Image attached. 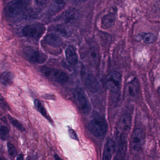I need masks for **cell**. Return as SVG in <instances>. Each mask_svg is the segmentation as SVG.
Listing matches in <instances>:
<instances>
[{
    "label": "cell",
    "instance_id": "obj_17",
    "mask_svg": "<svg viewBox=\"0 0 160 160\" xmlns=\"http://www.w3.org/2000/svg\"><path fill=\"white\" fill-rule=\"evenodd\" d=\"M116 16L114 13H109L105 15L101 19V27L104 29H108L115 25Z\"/></svg>",
    "mask_w": 160,
    "mask_h": 160
},
{
    "label": "cell",
    "instance_id": "obj_19",
    "mask_svg": "<svg viewBox=\"0 0 160 160\" xmlns=\"http://www.w3.org/2000/svg\"><path fill=\"white\" fill-rule=\"evenodd\" d=\"M34 106H35L36 108L37 109V110H38L39 112L45 118H46L49 121H51V119L50 117L48 116L46 112V110L44 107L43 106L42 103L39 101L38 99H35L34 101Z\"/></svg>",
    "mask_w": 160,
    "mask_h": 160
},
{
    "label": "cell",
    "instance_id": "obj_23",
    "mask_svg": "<svg viewBox=\"0 0 160 160\" xmlns=\"http://www.w3.org/2000/svg\"><path fill=\"white\" fill-rule=\"evenodd\" d=\"M8 118L9 120H10V122L11 123V124H12L13 126H14L16 128H17V129L20 130V131H22V132H24V131H25V129L24 126H23V125H22L18 120H17L16 119L13 118L12 117L10 116V115H8Z\"/></svg>",
    "mask_w": 160,
    "mask_h": 160
},
{
    "label": "cell",
    "instance_id": "obj_24",
    "mask_svg": "<svg viewBox=\"0 0 160 160\" xmlns=\"http://www.w3.org/2000/svg\"><path fill=\"white\" fill-rule=\"evenodd\" d=\"M9 130L6 126H2L0 128V138L2 140L5 141L8 139L9 137Z\"/></svg>",
    "mask_w": 160,
    "mask_h": 160
},
{
    "label": "cell",
    "instance_id": "obj_16",
    "mask_svg": "<svg viewBox=\"0 0 160 160\" xmlns=\"http://www.w3.org/2000/svg\"><path fill=\"white\" fill-rule=\"evenodd\" d=\"M65 4V0H53L48 7V14L53 15L57 13L64 8Z\"/></svg>",
    "mask_w": 160,
    "mask_h": 160
},
{
    "label": "cell",
    "instance_id": "obj_6",
    "mask_svg": "<svg viewBox=\"0 0 160 160\" xmlns=\"http://www.w3.org/2000/svg\"><path fill=\"white\" fill-rule=\"evenodd\" d=\"M73 97L79 109L85 115H88L91 110V106L87 96L82 89L77 88L73 92Z\"/></svg>",
    "mask_w": 160,
    "mask_h": 160
},
{
    "label": "cell",
    "instance_id": "obj_9",
    "mask_svg": "<svg viewBox=\"0 0 160 160\" xmlns=\"http://www.w3.org/2000/svg\"><path fill=\"white\" fill-rule=\"evenodd\" d=\"M82 56L85 62L91 65H96L99 61V53L95 46H85L82 49Z\"/></svg>",
    "mask_w": 160,
    "mask_h": 160
},
{
    "label": "cell",
    "instance_id": "obj_4",
    "mask_svg": "<svg viewBox=\"0 0 160 160\" xmlns=\"http://www.w3.org/2000/svg\"><path fill=\"white\" fill-rule=\"evenodd\" d=\"M121 74L117 71L110 72L106 78V85L112 95L117 96L120 90Z\"/></svg>",
    "mask_w": 160,
    "mask_h": 160
},
{
    "label": "cell",
    "instance_id": "obj_15",
    "mask_svg": "<svg viewBox=\"0 0 160 160\" xmlns=\"http://www.w3.org/2000/svg\"><path fill=\"white\" fill-rule=\"evenodd\" d=\"M116 143L113 140H110L107 142L103 152V160H111L116 150Z\"/></svg>",
    "mask_w": 160,
    "mask_h": 160
},
{
    "label": "cell",
    "instance_id": "obj_25",
    "mask_svg": "<svg viewBox=\"0 0 160 160\" xmlns=\"http://www.w3.org/2000/svg\"><path fill=\"white\" fill-rule=\"evenodd\" d=\"M7 148H8V153L9 155L13 158H14L17 155V151L15 147L13 144L10 142L7 143Z\"/></svg>",
    "mask_w": 160,
    "mask_h": 160
},
{
    "label": "cell",
    "instance_id": "obj_5",
    "mask_svg": "<svg viewBox=\"0 0 160 160\" xmlns=\"http://www.w3.org/2000/svg\"><path fill=\"white\" fill-rule=\"evenodd\" d=\"M40 70L45 77L50 78L58 83L64 84L68 81L69 77L67 74L60 70L42 67Z\"/></svg>",
    "mask_w": 160,
    "mask_h": 160
},
{
    "label": "cell",
    "instance_id": "obj_14",
    "mask_svg": "<svg viewBox=\"0 0 160 160\" xmlns=\"http://www.w3.org/2000/svg\"><path fill=\"white\" fill-rule=\"evenodd\" d=\"M67 61L70 65H75L78 62V55L74 46L69 45L65 50Z\"/></svg>",
    "mask_w": 160,
    "mask_h": 160
},
{
    "label": "cell",
    "instance_id": "obj_7",
    "mask_svg": "<svg viewBox=\"0 0 160 160\" xmlns=\"http://www.w3.org/2000/svg\"><path fill=\"white\" fill-rule=\"evenodd\" d=\"M45 30L44 25L41 23H34L23 28L22 34L24 37L38 40L42 36Z\"/></svg>",
    "mask_w": 160,
    "mask_h": 160
},
{
    "label": "cell",
    "instance_id": "obj_22",
    "mask_svg": "<svg viewBox=\"0 0 160 160\" xmlns=\"http://www.w3.org/2000/svg\"><path fill=\"white\" fill-rule=\"evenodd\" d=\"M54 30L56 32H57L58 34L61 35V36H64V37H67L68 35H69L68 31L63 26L58 25V26H56L54 28Z\"/></svg>",
    "mask_w": 160,
    "mask_h": 160
},
{
    "label": "cell",
    "instance_id": "obj_10",
    "mask_svg": "<svg viewBox=\"0 0 160 160\" xmlns=\"http://www.w3.org/2000/svg\"><path fill=\"white\" fill-rule=\"evenodd\" d=\"M145 133L142 129H135L131 139V148L133 151L138 152L142 149L145 142Z\"/></svg>",
    "mask_w": 160,
    "mask_h": 160
},
{
    "label": "cell",
    "instance_id": "obj_27",
    "mask_svg": "<svg viewBox=\"0 0 160 160\" xmlns=\"http://www.w3.org/2000/svg\"><path fill=\"white\" fill-rule=\"evenodd\" d=\"M70 3L75 5H79L85 2L87 0H67Z\"/></svg>",
    "mask_w": 160,
    "mask_h": 160
},
{
    "label": "cell",
    "instance_id": "obj_12",
    "mask_svg": "<svg viewBox=\"0 0 160 160\" xmlns=\"http://www.w3.org/2000/svg\"><path fill=\"white\" fill-rule=\"evenodd\" d=\"M85 84L86 88L92 93H96L100 89V85L98 81L94 75L90 73L85 76Z\"/></svg>",
    "mask_w": 160,
    "mask_h": 160
},
{
    "label": "cell",
    "instance_id": "obj_21",
    "mask_svg": "<svg viewBox=\"0 0 160 160\" xmlns=\"http://www.w3.org/2000/svg\"><path fill=\"white\" fill-rule=\"evenodd\" d=\"M143 42L146 44H150L154 42L156 40V36L154 33H145L142 37Z\"/></svg>",
    "mask_w": 160,
    "mask_h": 160
},
{
    "label": "cell",
    "instance_id": "obj_13",
    "mask_svg": "<svg viewBox=\"0 0 160 160\" xmlns=\"http://www.w3.org/2000/svg\"><path fill=\"white\" fill-rule=\"evenodd\" d=\"M43 42L46 45L55 48L60 47L63 43L62 39L58 35L54 33L46 34Z\"/></svg>",
    "mask_w": 160,
    "mask_h": 160
},
{
    "label": "cell",
    "instance_id": "obj_1",
    "mask_svg": "<svg viewBox=\"0 0 160 160\" xmlns=\"http://www.w3.org/2000/svg\"><path fill=\"white\" fill-rule=\"evenodd\" d=\"M132 118L124 115L121 118L117 130L118 152L119 157H124L127 149V138L131 129Z\"/></svg>",
    "mask_w": 160,
    "mask_h": 160
},
{
    "label": "cell",
    "instance_id": "obj_2",
    "mask_svg": "<svg viewBox=\"0 0 160 160\" xmlns=\"http://www.w3.org/2000/svg\"><path fill=\"white\" fill-rule=\"evenodd\" d=\"M88 127L91 134L97 138L105 136L108 129L107 122L105 119L96 111L92 113Z\"/></svg>",
    "mask_w": 160,
    "mask_h": 160
},
{
    "label": "cell",
    "instance_id": "obj_20",
    "mask_svg": "<svg viewBox=\"0 0 160 160\" xmlns=\"http://www.w3.org/2000/svg\"><path fill=\"white\" fill-rule=\"evenodd\" d=\"M128 90L130 95L133 97L136 96L138 94V85L137 81L133 80L130 82L128 85Z\"/></svg>",
    "mask_w": 160,
    "mask_h": 160
},
{
    "label": "cell",
    "instance_id": "obj_30",
    "mask_svg": "<svg viewBox=\"0 0 160 160\" xmlns=\"http://www.w3.org/2000/svg\"><path fill=\"white\" fill-rule=\"evenodd\" d=\"M54 157L56 159V160L60 159V157H59V156H58V155H57V154H55V155H54Z\"/></svg>",
    "mask_w": 160,
    "mask_h": 160
},
{
    "label": "cell",
    "instance_id": "obj_8",
    "mask_svg": "<svg viewBox=\"0 0 160 160\" xmlns=\"http://www.w3.org/2000/svg\"><path fill=\"white\" fill-rule=\"evenodd\" d=\"M24 54L27 60L35 64H42L46 61L47 56L40 50L27 46L24 50Z\"/></svg>",
    "mask_w": 160,
    "mask_h": 160
},
{
    "label": "cell",
    "instance_id": "obj_26",
    "mask_svg": "<svg viewBox=\"0 0 160 160\" xmlns=\"http://www.w3.org/2000/svg\"><path fill=\"white\" fill-rule=\"evenodd\" d=\"M69 134L70 136L72 139H75V140H78V137L76 134L74 130L72 129H69Z\"/></svg>",
    "mask_w": 160,
    "mask_h": 160
},
{
    "label": "cell",
    "instance_id": "obj_11",
    "mask_svg": "<svg viewBox=\"0 0 160 160\" xmlns=\"http://www.w3.org/2000/svg\"><path fill=\"white\" fill-rule=\"evenodd\" d=\"M80 17L79 12L74 8L65 11L61 16V19L67 24H72L78 21Z\"/></svg>",
    "mask_w": 160,
    "mask_h": 160
},
{
    "label": "cell",
    "instance_id": "obj_28",
    "mask_svg": "<svg viewBox=\"0 0 160 160\" xmlns=\"http://www.w3.org/2000/svg\"><path fill=\"white\" fill-rule=\"evenodd\" d=\"M35 1L36 3L38 5H43L46 3L47 0H35Z\"/></svg>",
    "mask_w": 160,
    "mask_h": 160
},
{
    "label": "cell",
    "instance_id": "obj_29",
    "mask_svg": "<svg viewBox=\"0 0 160 160\" xmlns=\"http://www.w3.org/2000/svg\"><path fill=\"white\" fill-rule=\"evenodd\" d=\"M23 158H24V156H23V154H20L17 156V160H23Z\"/></svg>",
    "mask_w": 160,
    "mask_h": 160
},
{
    "label": "cell",
    "instance_id": "obj_3",
    "mask_svg": "<svg viewBox=\"0 0 160 160\" xmlns=\"http://www.w3.org/2000/svg\"><path fill=\"white\" fill-rule=\"evenodd\" d=\"M31 0H14L5 7V15L11 18H14L23 14L28 8Z\"/></svg>",
    "mask_w": 160,
    "mask_h": 160
},
{
    "label": "cell",
    "instance_id": "obj_18",
    "mask_svg": "<svg viewBox=\"0 0 160 160\" xmlns=\"http://www.w3.org/2000/svg\"><path fill=\"white\" fill-rule=\"evenodd\" d=\"M14 75L10 71H5L0 75V82L5 86L11 85L12 83Z\"/></svg>",
    "mask_w": 160,
    "mask_h": 160
}]
</instances>
